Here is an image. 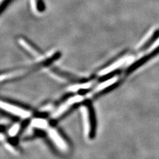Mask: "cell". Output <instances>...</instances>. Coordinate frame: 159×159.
I'll list each match as a JSON object with an SVG mask.
<instances>
[{
	"label": "cell",
	"mask_w": 159,
	"mask_h": 159,
	"mask_svg": "<svg viewBox=\"0 0 159 159\" xmlns=\"http://www.w3.org/2000/svg\"><path fill=\"white\" fill-rule=\"evenodd\" d=\"M82 114L86 133L89 137H92L94 135L96 129V123L95 119L93 117V113L90 108L86 106L82 108Z\"/></svg>",
	"instance_id": "obj_1"
},
{
	"label": "cell",
	"mask_w": 159,
	"mask_h": 159,
	"mask_svg": "<svg viewBox=\"0 0 159 159\" xmlns=\"http://www.w3.org/2000/svg\"><path fill=\"white\" fill-rule=\"evenodd\" d=\"M34 3L37 5V8L39 10L42 9L44 8V4L43 3V0H34Z\"/></svg>",
	"instance_id": "obj_10"
},
{
	"label": "cell",
	"mask_w": 159,
	"mask_h": 159,
	"mask_svg": "<svg viewBox=\"0 0 159 159\" xmlns=\"http://www.w3.org/2000/svg\"><path fill=\"white\" fill-rule=\"evenodd\" d=\"M19 127H20L18 124H16V125H14L11 129H9V135H11V136L16 135L19 130Z\"/></svg>",
	"instance_id": "obj_9"
},
{
	"label": "cell",
	"mask_w": 159,
	"mask_h": 159,
	"mask_svg": "<svg viewBox=\"0 0 159 159\" xmlns=\"http://www.w3.org/2000/svg\"><path fill=\"white\" fill-rule=\"evenodd\" d=\"M1 106L6 111H7L8 112L13 114L15 116H19L20 117L27 118V117H29L30 116V113L29 111L25 110V109L22 108H20L16 106H13L12 104H9L6 102L4 103L2 102Z\"/></svg>",
	"instance_id": "obj_2"
},
{
	"label": "cell",
	"mask_w": 159,
	"mask_h": 159,
	"mask_svg": "<svg viewBox=\"0 0 159 159\" xmlns=\"http://www.w3.org/2000/svg\"><path fill=\"white\" fill-rule=\"evenodd\" d=\"M116 81H117V78L115 77L112 78L111 79H109V80H107L103 82L102 84H99L96 89V91H98V92L101 91V90H102V89L111 86L112 84H113Z\"/></svg>",
	"instance_id": "obj_7"
},
{
	"label": "cell",
	"mask_w": 159,
	"mask_h": 159,
	"mask_svg": "<svg viewBox=\"0 0 159 159\" xmlns=\"http://www.w3.org/2000/svg\"><path fill=\"white\" fill-rule=\"evenodd\" d=\"M48 133H49L50 137H51V138L52 139V140L60 148L64 151L66 150L67 145L65 141L64 140L62 137L61 136V135H60L55 129H50Z\"/></svg>",
	"instance_id": "obj_3"
},
{
	"label": "cell",
	"mask_w": 159,
	"mask_h": 159,
	"mask_svg": "<svg viewBox=\"0 0 159 159\" xmlns=\"http://www.w3.org/2000/svg\"><path fill=\"white\" fill-rule=\"evenodd\" d=\"M33 126L41 128V129H44L47 127V121L43 119H35L32 121Z\"/></svg>",
	"instance_id": "obj_8"
},
{
	"label": "cell",
	"mask_w": 159,
	"mask_h": 159,
	"mask_svg": "<svg viewBox=\"0 0 159 159\" xmlns=\"http://www.w3.org/2000/svg\"><path fill=\"white\" fill-rule=\"evenodd\" d=\"M19 42L20 44H21V45L25 49L26 51H27L30 54H31L33 56L37 57H39V56L40 55L39 52L37 51V50H36L35 48H34V47H31V44H29L28 43V42L25 41V40L21 39H20L19 41Z\"/></svg>",
	"instance_id": "obj_6"
},
{
	"label": "cell",
	"mask_w": 159,
	"mask_h": 159,
	"mask_svg": "<svg viewBox=\"0 0 159 159\" xmlns=\"http://www.w3.org/2000/svg\"><path fill=\"white\" fill-rule=\"evenodd\" d=\"M82 99V98L81 96H76L71 98L70 99H68V102H66L64 105H63L61 108H60V109L58 111V112L56 113V116H58L59 115H61V114L63 113L66 110H67L69 107H70V106L73 105V104L76 103L77 102H80Z\"/></svg>",
	"instance_id": "obj_4"
},
{
	"label": "cell",
	"mask_w": 159,
	"mask_h": 159,
	"mask_svg": "<svg viewBox=\"0 0 159 159\" xmlns=\"http://www.w3.org/2000/svg\"><path fill=\"white\" fill-rule=\"evenodd\" d=\"M125 61H126V58H122V59L119 60V61H116V62H114L112 65L109 66L107 68H106V69L103 70L102 72H100V75H106V74H108L109 72L113 71L114 70H116V68L120 67L122 64L125 62Z\"/></svg>",
	"instance_id": "obj_5"
}]
</instances>
